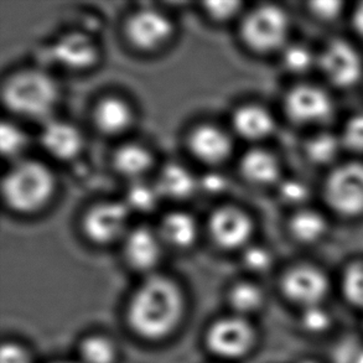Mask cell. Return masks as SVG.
<instances>
[{
  "instance_id": "cell-37",
  "label": "cell",
  "mask_w": 363,
  "mask_h": 363,
  "mask_svg": "<svg viewBox=\"0 0 363 363\" xmlns=\"http://www.w3.org/2000/svg\"><path fill=\"white\" fill-rule=\"evenodd\" d=\"M0 363H30L29 354L18 345H4L0 352Z\"/></svg>"
},
{
  "instance_id": "cell-2",
  "label": "cell",
  "mask_w": 363,
  "mask_h": 363,
  "mask_svg": "<svg viewBox=\"0 0 363 363\" xmlns=\"http://www.w3.org/2000/svg\"><path fill=\"white\" fill-rule=\"evenodd\" d=\"M55 177L49 167L36 160H20L3 180L4 202L13 211L33 213L49 203L54 195Z\"/></svg>"
},
{
  "instance_id": "cell-36",
  "label": "cell",
  "mask_w": 363,
  "mask_h": 363,
  "mask_svg": "<svg viewBox=\"0 0 363 363\" xmlns=\"http://www.w3.org/2000/svg\"><path fill=\"white\" fill-rule=\"evenodd\" d=\"M311 11L320 19L331 20L339 16L342 10V3L340 1H315L310 4Z\"/></svg>"
},
{
  "instance_id": "cell-7",
  "label": "cell",
  "mask_w": 363,
  "mask_h": 363,
  "mask_svg": "<svg viewBox=\"0 0 363 363\" xmlns=\"http://www.w3.org/2000/svg\"><path fill=\"white\" fill-rule=\"evenodd\" d=\"M325 197L330 206L341 215H362L363 164L351 162L337 167L328 179Z\"/></svg>"
},
{
  "instance_id": "cell-27",
  "label": "cell",
  "mask_w": 363,
  "mask_h": 363,
  "mask_svg": "<svg viewBox=\"0 0 363 363\" xmlns=\"http://www.w3.org/2000/svg\"><path fill=\"white\" fill-rule=\"evenodd\" d=\"M162 200L160 194L155 185H147L145 182H132L125 194L124 203L130 212L150 213L157 208L159 201Z\"/></svg>"
},
{
  "instance_id": "cell-23",
  "label": "cell",
  "mask_w": 363,
  "mask_h": 363,
  "mask_svg": "<svg viewBox=\"0 0 363 363\" xmlns=\"http://www.w3.org/2000/svg\"><path fill=\"white\" fill-rule=\"evenodd\" d=\"M296 321L308 339H326L337 328V316L329 304L296 311Z\"/></svg>"
},
{
  "instance_id": "cell-29",
  "label": "cell",
  "mask_w": 363,
  "mask_h": 363,
  "mask_svg": "<svg viewBox=\"0 0 363 363\" xmlns=\"http://www.w3.org/2000/svg\"><path fill=\"white\" fill-rule=\"evenodd\" d=\"M81 357L84 363H113L116 349L104 336H92L81 346Z\"/></svg>"
},
{
  "instance_id": "cell-5",
  "label": "cell",
  "mask_w": 363,
  "mask_h": 363,
  "mask_svg": "<svg viewBox=\"0 0 363 363\" xmlns=\"http://www.w3.org/2000/svg\"><path fill=\"white\" fill-rule=\"evenodd\" d=\"M289 33V18L275 5H262L247 14L242 23L245 44L255 52L267 54L280 49Z\"/></svg>"
},
{
  "instance_id": "cell-18",
  "label": "cell",
  "mask_w": 363,
  "mask_h": 363,
  "mask_svg": "<svg viewBox=\"0 0 363 363\" xmlns=\"http://www.w3.org/2000/svg\"><path fill=\"white\" fill-rule=\"evenodd\" d=\"M94 123L106 135H119L132 125V108L124 99L113 96L106 97L94 107Z\"/></svg>"
},
{
  "instance_id": "cell-8",
  "label": "cell",
  "mask_w": 363,
  "mask_h": 363,
  "mask_svg": "<svg viewBox=\"0 0 363 363\" xmlns=\"http://www.w3.org/2000/svg\"><path fill=\"white\" fill-rule=\"evenodd\" d=\"M174 24L167 15L152 8L133 13L125 24V35L132 46L140 51L159 49L172 39Z\"/></svg>"
},
{
  "instance_id": "cell-28",
  "label": "cell",
  "mask_w": 363,
  "mask_h": 363,
  "mask_svg": "<svg viewBox=\"0 0 363 363\" xmlns=\"http://www.w3.org/2000/svg\"><path fill=\"white\" fill-rule=\"evenodd\" d=\"M341 147H344L341 139L330 133H321L309 139L305 152L310 162L318 165H324L334 162L339 155Z\"/></svg>"
},
{
  "instance_id": "cell-4",
  "label": "cell",
  "mask_w": 363,
  "mask_h": 363,
  "mask_svg": "<svg viewBox=\"0 0 363 363\" xmlns=\"http://www.w3.org/2000/svg\"><path fill=\"white\" fill-rule=\"evenodd\" d=\"M335 286L329 274L313 264L290 267L279 281L280 293L295 311L329 304Z\"/></svg>"
},
{
  "instance_id": "cell-21",
  "label": "cell",
  "mask_w": 363,
  "mask_h": 363,
  "mask_svg": "<svg viewBox=\"0 0 363 363\" xmlns=\"http://www.w3.org/2000/svg\"><path fill=\"white\" fill-rule=\"evenodd\" d=\"M113 167L119 175L128 180L140 182L152 167L154 157L147 147L135 143L119 147L113 154Z\"/></svg>"
},
{
  "instance_id": "cell-40",
  "label": "cell",
  "mask_w": 363,
  "mask_h": 363,
  "mask_svg": "<svg viewBox=\"0 0 363 363\" xmlns=\"http://www.w3.org/2000/svg\"><path fill=\"white\" fill-rule=\"evenodd\" d=\"M56 363H76V362H69V361H62V362H56Z\"/></svg>"
},
{
  "instance_id": "cell-31",
  "label": "cell",
  "mask_w": 363,
  "mask_h": 363,
  "mask_svg": "<svg viewBox=\"0 0 363 363\" xmlns=\"http://www.w3.org/2000/svg\"><path fill=\"white\" fill-rule=\"evenodd\" d=\"M283 62H284L285 69L290 72L303 74L309 71L311 66L314 65V55L306 46L290 45L284 50Z\"/></svg>"
},
{
  "instance_id": "cell-3",
  "label": "cell",
  "mask_w": 363,
  "mask_h": 363,
  "mask_svg": "<svg viewBox=\"0 0 363 363\" xmlns=\"http://www.w3.org/2000/svg\"><path fill=\"white\" fill-rule=\"evenodd\" d=\"M3 102L10 112L23 118L49 117L59 101V87L49 74L26 69L13 74L3 86Z\"/></svg>"
},
{
  "instance_id": "cell-17",
  "label": "cell",
  "mask_w": 363,
  "mask_h": 363,
  "mask_svg": "<svg viewBox=\"0 0 363 363\" xmlns=\"http://www.w3.org/2000/svg\"><path fill=\"white\" fill-rule=\"evenodd\" d=\"M157 232L162 243L177 250H186L197 241L199 225L190 213L172 211L162 217Z\"/></svg>"
},
{
  "instance_id": "cell-20",
  "label": "cell",
  "mask_w": 363,
  "mask_h": 363,
  "mask_svg": "<svg viewBox=\"0 0 363 363\" xmlns=\"http://www.w3.org/2000/svg\"><path fill=\"white\" fill-rule=\"evenodd\" d=\"M155 186L162 199L182 201L195 194L199 182L186 167L180 164H167L159 174Z\"/></svg>"
},
{
  "instance_id": "cell-15",
  "label": "cell",
  "mask_w": 363,
  "mask_h": 363,
  "mask_svg": "<svg viewBox=\"0 0 363 363\" xmlns=\"http://www.w3.org/2000/svg\"><path fill=\"white\" fill-rule=\"evenodd\" d=\"M40 143L50 157L67 162L79 155L84 147V137L69 123L52 121L46 123L40 134Z\"/></svg>"
},
{
  "instance_id": "cell-13",
  "label": "cell",
  "mask_w": 363,
  "mask_h": 363,
  "mask_svg": "<svg viewBox=\"0 0 363 363\" xmlns=\"http://www.w3.org/2000/svg\"><path fill=\"white\" fill-rule=\"evenodd\" d=\"M189 149L199 162L220 165L231 157L233 142L226 130L213 124H201L190 133Z\"/></svg>"
},
{
  "instance_id": "cell-16",
  "label": "cell",
  "mask_w": 363,
  "mask_h": 363,
  "mask_svg": "<svg viewBox=\"0 0 363 363\" xmlns=\"http://www.w3.org/2000/svg\"><path fill=\"white\" fill-rule=\"evenodd\" d=\"M51 52L60 65L71 69H89L99 59L94 40L79 33L62 35L52 45Z\"/></svg>"
},
{
  "instance_id": "cell-11",
  "label": "cell",
  "mask_w": 363,
  "mask_h": 363,
  "mask_svg": "<svg viewBox=\"0 0 363 363\" xmlns=\"http://www.w3.org/2000/svg\"><path fill=\"white\" fill-rule=\"evenodd\" d=\"M208 231L215 243L223 250H238L250 241L253 223L241 208L222 206L210 217Z\"/></svg>"
},
{
  "instance_id": "cell-9",
  "label": "cell",
  "mask_w": 363,
  "mask_h": 363,
  "mask_svg": "<svg viewBox=\"0 0 363 363\" xmlns=\"http://www.w3.org/2000/svg\"><path fill=\"white\" fill-rule=\"evenodd\" d=\"M255 342V331L248 320L242 316L217 321L207 335V344L212 352L236 359L250 352Z\"/></svg>"
},
{
  "instance_id": "cell-25",
  "label": "cell",
  "mask_w": 363,
  "mask_h": 363,
  "mask_svg": "<svg viewBox=\"0 0 363 363\" xmlns=\"http://www.w3.org/2000/svg\"><path fill=\"white\" fill-rule=\"evenodd\" d=\"M290 231L301 243L320 241L328 231V223L320 213L310 210L300 211L290 221Z\"/></svg>"
},
{
  "instance_id": "cell-39",
  "label": "cell",
  "mask_w": 363,
  "mask_h": 363,
  "mask_svg": "<svg viewBox=\"0 0 363 363\" xmlns=\"http://www.w3.org/2000/svg\"><path fill=\"white\" fill-rule=\"evenodd\" d=\"M354 26L356 31L363 38V3L354 10Z\"/></svg>"
},
{
  "instance_id": "cell-30",
  "label": "cell",
  "mask_w": 363,
  "mask_h": 363,
  "mask_svg": "<svg viewBox=\"0 0 363 363\" xmlns=\"http://www.w3.org/2000/svg\"><path fill=\"white\" fill-rule=\"evenodd\" d=\"M28 145V137L21 128L13 123L4 122L0 127V147L4 157H19Z\"/></svg>"
},
{
  "instance_id": "cell-1",
  "label": "cell",
  "mask_w": 363,
  "mask_h": 363,
  "mask_svg": "<svg viewBox=\"0 0 363 363\" xmlns=\"http://www.w3.org/2000/svg\"><path fill=\"white\" fill-rule=\"evenodd\" d=\"M182 306V293L172 280L150 277L133 298L129 321L138 334L147 339H160L175 329Z\"/></svg>"
},
{
  "instance_id": "cell-12",
  "label": "cell",
  "mask_w": 363,
  "mask_h": 363,
  "mask_svg": "<svg viewBox=\"0 0 363 363\" xmlns=\"http://www.w3.org/2000/svg\"><path fill=\"white\" fill-rule=\"evenodd\" d=\"M285 112L293 122L315 124L329 119L334 112V106L325 91L303 84L291 89L286 96Z\"/></svg>"
},
{
  "instance_id": "cell-14",
  "label": "cell",
  "mask_w": 363,
  "mask_h": 363,
  "mask_svg": "<svg viewBox=\"0 0 363 363\" xmlns=\"http://www.w3.org/2000/svg\"><path fill=\"white\" fill-rule=\"evenodd\" d=\"M162 240L149 227L133 228L124 238V257L134 269L147 272L159 263L162 257Z\"/></svg>"
},
{
  "instance_id": "cell-35",
  "label": "cell",
  "mask_w": 363,
  "mask_h": 363,
  "mask_svg": "<svg viewBox=\"0 0 363 363\" xmlns=\"http://www.w3.org/2000/svg\"><path fill=\"white\" fill-rule=\"evenodd\" d=\"M241 8L242 4L238 1H210L205 4L208 16L217 21L231 20L238 14Z\"/></svg>"
},
{
  "instance_id": "cell-33",
  "label": "cell",
  "mask_w": 363,
  "mask_h": 363,
  "mask_svg": "<svg viewBox=\"0 0 363 363\" xmlns=\"http://www.w3.org/2000/svg\"><path fill=\"white\" fill-rule=\"evenodd\" d=\"M272 255L263 247H248L243 255V262L248 269L263 273L272 267Z\"/></svg>"
},
{
  "instance_id": "cell-6",
  "label": "cell",
  "mask_w": 363,
  "mask_h": 363,
  "mask_svg": "<svg viewBox=\"0 0 363 363\" xmlns=\"http://www.w3.org/2000/svg\"><path fill=\"white\" fill-rule=\"evenodd\" d=\"M129 216L130 211L124 202H101L84 213L82 228L89 241L111 245L127 237L130 231Z\"/></svg>"
},
{
  "instance_id": "cell-26",
  "label": "cell",
  "mask_w": 363,
  "mask_h": 363,
  "mask_svg": "<svg viewBox=\"0 0 363 363\" xmlns=\"http://www.w3.org/2000/svg\"><path fill=\"white\" fill-rule=\"evenodd\" d=\"M230 301L240 316L245 318V315L253 314L263 308L265 295L258 285L243 281L231 290Z\"/></svg>"
},
{
  "instance_id": "cell-38",
  "label": "cell",
  "mask_w": 363,
  "mask_h": 363,
  "mask_svg": "<svg viewBox=\"0 0 363 363\" xmlns=\"http://www.w3.org/2000/svg\"><path fill=\"white\" fill-rule=\"evenodd\" d=\"M200 184H201V189L208 194H220L226 189V177L217 175V174H211V175L202 177Z\"/></svg>"
},
{
  "instance_id": "cell-22",
  "label": "cell",
  "mask_w": 363,
  "mask_h": 363,
  "mask_svg": "<svg viewBox=\"0 0 363 363\" xmlns=\"http://www.w3.org/2000/svg\"><path fill=\"white\" fill-rule=\"evenodd\" d=\"M241 174L253 185H272L279 179V162L272 152L253 149L242 157Z\"/></svg>"
},
{
  "instance_id": "cell-41",
  "label": "cell",
  "mask_w": 363,
  "mask_h": 363,
  "mask_svg": "<svg viewBox=\"0 0 363 363\" xmlns=\"http://www.w3.org/2000/svg\"><path fill=\"white\" fill-rule=\"evenodd\" d=\"M362 325H363V315H362Z\"/></svg>"
},
{
  "instance_id": "cell-19",
  "label": "cell",
  "mask_w": 363,
  "mask_h": 363,
  "mask_svg": "<svg viewBox=\"0 0 363 363\" xmlns=\"http://www.w3.org/2000/svg\"><path fill=\"white\" fill-rule=\"evenodd\" d=\"M232 125L245 140H262L274 130V118L260 106L245 104L232 116Z\"/></svg>"
},
{
  "instance_id": "cell-10",
  "label": "cell",
  "mask_w": 363,
  "mask_h": 363,
  "mask_svg": "<svg viewBox=\"0 0 363 363\" xmlns=\"http://www.w3.org/2000/svg\"><path fill=\"white\" fill-rule=\"evenodd\" d=\"M320 69L336 87L354 86L362 74V62L359 52L346 41H331L319 57Z\"/></svg>"
},
{
  "instance_id": "cell-34",
  "label": "cell",
  "mask_w": 363,
  "mask_h": 363,
  "mask_svg": "<svg viewBox=\"0 0 363 363\" xmlns=\"http://www.w3.org/2000/svg\"><path fill=\"white\" fill-rule=\"evenodd\" d=\"M279 194L290 205H300L309 197V187L299 180H286L280 185Z\"/></svg>"
},
{
  "instance_id": "cell-24",
  "label": "cell",
  "mask_w": 363,
  "mask_h": 363,
  "mask_svg": "<svg viewBox=\"0 0 363 363\" xmlns=\"http://www.w3.org/2000/svg\"><path fill=\"white\" fill-rule=\"evenodd\" d=\"M335 290L347 309L362 316L363 262H354L347 265L340 275Z\"/></svg>"
},
{
  "instance_id": "cell-32",
  "label": "cell",
  "mask_w": 363,
  "mask_h": 363,
  "mask_svg": "<svg viewBox=\"0 0 363 363\" xmlns=\"http://www.w3.org/2000/svg\"><path fill=\"white\" fill-rule=\"evenodd\" d=\"M342 145L352 152H363V114L351 118L345 127Z\"/></svg>"
}]
</instances>
